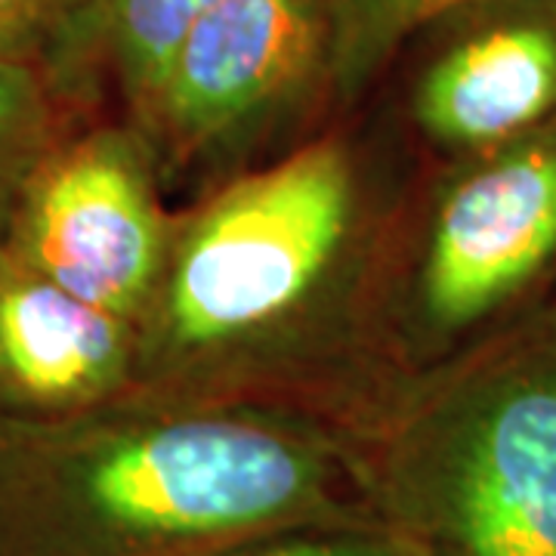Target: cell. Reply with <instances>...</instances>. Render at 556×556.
<instances>
[{"label":"cell","mask_w":556,"mask_h":556,"mask_svg":"<svg viewBox=\"0 0 556 556\" xmlns=\"http://www.w3.org/2000/svg\"><path fill=\"white\" fill-rule=\"evenodd\" d=\"M415 177L393 124L350 112L179 204L139 321L137 390L281 408L350 437L399 375L387 285Z\"/></svg>","instance_id":"cell-1"},{"label":"cell","mask_w":556,"mask_h":556,"mask_svg":"<svg viewBox=\"0 0 556 556\" xmlns=\"http://www.w3.org/2000/svg\"><path fill=\"white\" fill-rule=\"evenodd\" d=\"M331 526L380 519L316 417L146 390L0 417V556H236Z\"/></svg>","instance_id":"cell-2"},{"label":"cell","mask_w":556,"mask_h":556,"mask_svg":"<svg viewBox=\"0 0 556 556\" xmlns=\"http://www.w3.org/2000/svg\"><path fill=\"white\" fill-rule=\"evenodd\" d=\"M346 445L380 526L430 556H556V303L396 375Z\"/></svg>","instance_id":"cell-3"},{"label":"cell","mask_w":556,"mask_h":556,"mask_svg":"<svg viewBox=\"0 0 556 556\" xmlns=\"http://www.w3.org/2000/svg\"><path fill=\"white\" fill-rule=\"evenodd\" d=\"M554 269L556 121L417 170L387 285L396 371L430 368L538 306Z\"/></svg>","instance_id":"cell-4"},{"label":"cell","mask_w":556,"mask_h":556,"mask_svg":"<svg viewBox=\"0 0 556 556\" xmlns=\"http://www.w3.org/2000/svg\"><path fill=\"white\" fill-rule=\"evenodd\" d=\"M334 118L331 0H217L127 121L152 142L179 207L288 155Z\"/></svg>","instance_id":"cell-5"},{"label":"cell","mask_w":556,"mask_h":556,"mask_svg":"<svg viewBox=\"0 0 556 556\" xmlns=\"http://www.w3.org/2000/svg\"><path fill=\"white\" fill-rule=\"evenodd\" d=\"M152 142L134 121L75 124L25 179L3 244L80 300L139 328L174 239Z\"/></svg>","instance_id":"cell-6"},{"label":"cell","mask_w":556,"mask_h":556,"mask_svg":"<svg viewBox=\"0 0 556 556\" xmlns=\"http://www.w3.org/2000/svg\"><path fill=\"white\" fill-rule=\"evenodd\" d=\"M396 62L393 130L424 167L529 137L556 121V0H452Z\"/></svg>","instance_id":"cell-7"},{"label":"cell","mask_w":556,"mask_h":556,"mask_svg":"<svg viewBox=\"0 0 556 556\" xmlns=\"http://www.w3.org/2000/svg\"><path fill=\"white\" fill-rule=\"evenodd\" d=\"M137 383V325L72 294L0 239V417L78 415Z\"/></svg>","instance_id":"cell-8"},{"label":"cell","mask_w":556,"mask_h":556,"mask_svg":"<svg viewBox=\"0 0 556 556\" xmlns=\"http://www.w3.org/2000/svg\"><path fill=\"white\" fill-rule=\"evenodd\" d=\"M217 0H84L47 68L87 115L130 118Z\"/></svg>","instance_id":"cell-9"},{"label":"cell","mask_w":556,"mask_h":556,"mask_svg":"<svg viewBox=\"0 0 556 556\" xmlns=\"http://www.w3.org/2000/svg\"><path fill=\"white\" fill-rule=\"evenodd\" d=\"M87 118L43 62H0V239L38 161Z\"/></svg>","instance_id":"cell-10"},{"label":"cell","mask_w":556,"mask_h":556,"mask_svg":"<svg viewBox=\"0 0 556 556\" xmlns=\"http://www.w3.org/2000/svg\"><path fill=\"white\" fill-rule=\"evenodd\" d=\"M452 0H331L338 115L358 112L399 50Z\"/></svg>","instance_id":"cell-11"},{"label":"cell","mask_w":556,"mask_h":556,"mask_svg":"<svg viewBox=\"0 0 556 556\" xmlns=\"http://www.w3.org/2000/svg\"><path fill=\"white\" fill-rule=\"evenodd\" d=\"M84 0H0V62H47L68 38Z\"/></svg>","instance_id":"cell-12"},{"label":"cell","mask_w":556,"mask_h":556,"mask_svg":"<svg viewBox=\"0 0 556 556\" xmlns=\"http://www.w3.org/2000/svg\"><path fill=\"white\" fill-rule=\"evenodd\" d=\"M236 556H402V538L383 526L298 529L260 541Z\"/></svg>","instance_id":"cell-13"},{"label":"cell","mask_w":556,"mask_h":556,"mask_svg":"<svg viewBox=\"0 0 556 556\" xmlns=\"http://www.w3.org/2000/svg\"><path fill=\"white\" fill-rule=\"evenodd\" d=\"M402 556H430V554H427V551H420L417 544H412V541H405V538H402Z\"/></svg>","instance_id":"cell-14"}]
</instances>
